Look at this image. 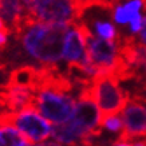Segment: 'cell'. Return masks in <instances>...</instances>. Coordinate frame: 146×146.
<instances>
[{
  "mask_svg": "<svg viewBox=\"0 0 146 146\" xmlns=\"http://www.w3.org/2000/svg\"><path fill=\"white\" fill-rule=\"evenodd\" d=\"M71 24H50L30 19L27 15L12 28L23 58L31 59L38 67H59L63 59V44Z\"/></svg>",
  "mask_w": 146,
  "mask_h": 146,
  "instance_id": "obj_1",
  "label": "cell"
},
{
  "mask_svg": "<svg viewBox=\"0 0 146 146\" xmlns=\"http://www.w3.org/2000/svg\"><path fill=\"white\" fill-rule=\"evenodd\" d=\"M119 82L110 72H98L90 82V93L99 109L101 121L119 114L130 101V93L121 87Z\"/></svg>",
  "mask_w": 146,
  "mask_h": 146,
  "instance_id": "obj_2",
  "label": "cell"
},
{
  "mask_svg": "<svg viewBox=\"0 0 146 146\" xmlns=\"http://www.w3.org/2000/svg\"><path fill=\"white\" fill-rule=\"evenodd\" d=\"M5 123L15 126L32 145L47 141L52 135L54 126L34 106H27L18 113L1 111L0 125Z\"/></svg>",
  "mask_w": 146,
  "mask_h": 146,
  "instance_id": "obj_3",
  "label": "cell"
},
{
  "mask_svg": "<svg viewBox=\"0 0 146 146\" xmlns=\"http://www.w3.org/2000/svg\"><path fill=\"white\" fill-rule=\"evenodd\" d=\"M83 13L80 0H34L27 9L30 19L50 24H72Z\"/></svg>",
  "mask_w": 146,
  "mask_h": 146,
  "instance_id": "obj_4",
  "label": "cell"
},
{
  "mask_svg": "<svg viewBox=\"0 0 146 146\" xmlns=\"http://www.w3.org/2000/svg\"><path fill=\"white\" fill-rule=\"evenodd\" d=\"M123 130L117 141H131L146 137V103L130 98L122 110Z\"/></svg>",
  "mask_w": 146,
  "mask_h": 146,
  "instance_id": "obj_5",
  "label": "cell"
},
{
  "mask_svg": "<svg viewBox=\"0 0 146 146\" xmlns=\"http://www.w3.org/2000/svg\"><path fill=\"white\" fill-rule=\"evenodd\" d=\"M42 79V68L34 64H20L11 70L9 74L8 87H22V89L32 90L35 93ZM4 89V90H5Z\"/></svg>",
  "mask_w": 146,
  "mask_h": 146,
  "instance_id": "obj_6",
  "label": "cell"
},
{
  "mask_svg": "<svg viewBox=\"0 0 146 146\" xmlns=\"http://www.w3.org/2000/svg\"><path fill=\"white\" fill-rule=\"evenodd\" d=\"M0 146H32L12 125H0Z\"/></svg>",
  "mask_w": 146,
  "mask_h": 146,
  "instance_id": "obj_7",
  "label": "cell"
},
{
  "mask_svg": "<svg viewBox=\"0 0 146 146\" xmlns=\"http://www.w3.org/2000/svg\"><path fill=\"white\" fill-rule=\"evenodd\" d=\"M101 127L107 130L109 133H114L117 135H119L123 130V121L119 115H110V117H106L101 121ZM117 141V139H115Z\"/></svg>",
  "mask_w": 146,
  "mask_h": 146,
  "instance_id": "obj_8",
  "label": "cell"
},
{
  "mask_svg": "<svg viewBox=\"0 0 146 146\" xmlns=\"http://www.w3.org/2000/svg\"><path fill=\"white\" fill-rule=\"evenodd\" d=\"M134 84L135 86H134L133 91L130 93V98L146 103V79L142 82H134Z\"/></svg>",
  "mask_w": 146,
  "mask_h": 146,
  "instance_id": "obj_9",
  "label": "cell"
},
{
  "mask_svg": "<svg viewBox=\"0 0 146 146\" xmlns=\"http://www.w3.org/2000/svg\"><path fill=\"white\" fill-rule=\"evenodd\" d=\"M9 74H11V70H8V66H7L5 63L0 62V91L7 87L8 79H9Z\"/></svg>",
  "mask_w": 146,
  "mask_h": 146,
  "instance_id": "obj_10",
  "label": "cell"
},
{
  "mask_svg": "<svg viewBox=\"0 0 146 146\" xmlns=\"http://www.w3.org/2000/svg\"><path fill=\"white\" fill-rule=\"evenodd\" d=\"M142 19H143V16H142L141 13H139V15H137V16H135V18H134L131 22L129 23L131 35H134V34H138V32L141 31V28H142Z\"/></svg>",
  "mask_w": 146,
  "mask_h": 146,
  "instance_id": "obj_11",
  "label": "cell"
},
{
  "mask_svg": "<svg viewBox=\"0 0 146 146\" xmlns=\"http://www.w3.org/2000/svg\"><path fill=\"white\" fill-rule=\"evenodd\" d=\"M11 34L9 28H4V30H0V50L5 48V46L8 43V36Z\"/></svg>",
  "mask_w": 146,
  "mask_h": 146,
  "instance_id": "obj_12",
  "label": "cell"
},
{
  "mask_svg": "<svg viewBox=\"0 0 146 146\" xmlns=\"http://www.w3.org/2000/svg\"><path fill=\"white\" fill-rule=\"evenodd\" d=\"M82 4H83V11L86 8H89L91 5H102L103 4V0H80Z\"/></svg>",
  "mask_w": 146,
  "mask_h": 146,
  "instance_id": "obj_13",
  "label": "cell"
},
{
  "mask_svg": "<svg viewBox=\"0 0 146 146\" xmlns=\"http://www.w3.org/2000/svg\"><path fill=\"white\" fill-rule=\"evenodd\" d=\"M139 38L146 44V15L142 19V28H141V31H139Z\"/></svg>",
  "mask_w": 146,
  "mask_h": 146,
  "instance_id": "obj_14",
  "label": "cell"
},
{
  "mask_svg": "<svg viewBox=\"0 0 146 146\" xmlns=\"http://www.w3.org/2000/svg\"><path fill=\"white\" fill-rule=\"evenodd\" d=\"M32 146H67V145H63V143H59L56 141H51V142H40V143H36V145H32Z\"/></svg>",
  "mask_w": 146,
  "mask_h": 146,
  "instance_id": "obj_15",
  "label": "cell"
},
{
  "mask_svg": "<svg viewBox=\"0 0 146 146\" xmlns=\"http://www.w3.org/2000/svg\"><path fill=\"white\" fill-rule=\"evenodd\" d=\"M111 146H134V145L129 141H115V142H113Z\"/></svg>",
  "mask_w": 146,
  "mask_h": 146,
  "instance_id": "obj_16",
  "label": "cell"
},
{
  "mask_svg": "<svg viewBox=\"0 0 146 146\" xmlns=\"http://www.w3.org/2000/svg\"><path fill=\"white\" fill-rule=\"evenodd\" d=\"M0 110L5 111V109H4V99H3V91H0Z\"/></svg>",
  "mask_w": 146,
  "mask_h": 146,
  "instance_id": "obj_17",
  "label": "cell"
},
{
  "mask_svg": "<svg viewBox=\"0 0 146 146\" xmlns=\"http://www.w3.org/2000/svg\"><path fill=\"white\" fill-rule=\"evenodd\" d=\"M4 28H8V27L5 26V20L0 16V30H4Z\"/></svg>",
  "mask_w": 146,
  "mask_h": 146,
  "instance_id": "obj_18",
  "label": "cell"
},
{
  "mask_svg": "<svg viewBox=\"0 0 146 146\" xmlns=\"http://www.w3.org/2000/svg\"><path fill=\"white\" fill-rule=\"evenodd\" d=\"M142 1H143V8L146 9V0H142Z\"/></svg>",
  "mask_w": 146,
  "mask_h": 146,
  "instance_id": "obj_19",
  "label": "cell"
},
{
  "mask_svg": "<svg viewBox=\"0 0 146 146\" xmlns=\"http://www.w3.org/2000/svg\"><path fill=\"white\" fill-rule=\"evenodd\" d=\"M1 1H3V0H0V4H1Z\"/></svg>",
  "mask_w": 146,
  "mask_h": 146,
  "instance_id": "obj_20",
  "label": "cell"
},
{
  "mask_svg": "<svg viewBox=\"0 0 146 146\" xmlns=\"http://www.w3.org/2000/svg\"><path fill=\"white\" fill-rule=\"evenodd\" d=\"M0 113H1V110H0Z\"/></svg>",
  "mask_w": 146,
  "mask_h": 146,
  "instance_id": "obj_21",
  "label": "cell"
},
{
  "mask_svg": "<svg viewBox=\"0 0 146 146\" xmlns=\"http://www.w3.org/2000/svg\"><path fill=\"white\" fill-rule=\"evenodd\" d=\"M145 141H146V139H145Z\"/></svg>",
  "mask_w": 146,
  "mask_h": 146,
  "instance_id": "obj_22",
  "label": "cell"
}]
</instances>
